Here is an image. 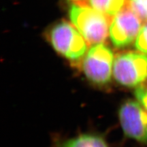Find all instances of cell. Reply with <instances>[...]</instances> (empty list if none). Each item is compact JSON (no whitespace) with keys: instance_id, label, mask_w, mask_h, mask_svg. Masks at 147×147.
Here are the masks:
<instances>
[{"instance_id":"3957f363","label":"cell","mask_w":147,"mask_h":147,"mask_svg":"<svg viewBox=\"0 0 147 147\" xmlns=\"http://www.w3.org/2000/svg\"><path fill=\"white\" fill-rule=\"evenodd\" d=\"M115 56L113 51L104 43L93 45L76 65L92 84L104 87L111 82Z\"/></svg>"},{"instance_id":"277c9868","label":"cell","mask_w":147,"mask_h":147,"mask_svg":"<svg viewBox=\"0 0 147 147\" xmlns=\"http://www.w3.org/2000/svg\"><path fill=\"white\" fill-rule=\"evenodd\" d=\"M113 77L117 83L127 88L142 85L147 78V55L139 51H125L115 57Z\"/></svg>"},{"instance_id":"5b68a950","label":"cell","mask_w":147,"mask_h":147,"mask_svg":"<svg viewBox=\"0 0 147 147\" xmlns=\"http://www.w3.org/2000/svg\"><path fill=\"white\" fill-rule=\"evenodd\" d=\"M119 119L127 137L147 145V112L137 100L125 101L119 108Z\"/></svg>"},{"instance_id":"52a82bcc","label":"cell","mask_w":147,"mask_h":147,"mask_svg":"<svg viewBox=\"0 0 147 147\" xmlns=\"http://www.w3.org/2000/svg\"><path fill=\"white\" fill-rule=\"evenodd\" d=\"M76 2L88 5L112 18L127 5V0H82Z\"/></svg>"},{"instance_id":"7a4b0ae2","label":"cell","mask_w":147,"mask_h":147,"mask_svg":"<svg viewBox=\"0 0 147 147\" xmlns=\"http://www.w3.org/2000/svg\"><path fill=\"white\" fill-rule=\"evenodd\" d=\"M69 15L71 23L89 45L104 43L107 39L112 18L78 2L71 5Z\"/></svg>"},{"instance_id":"8992f818","label":"cell","mask_w":147,"mask_h":147,"mask_svg":"<svg viewBox=\"0 0 147 147\" xmlns=\"http://www.w3.org/2000/svg\"><path fill=\"white\" fill-rule=\"evenodd\" d=\"M142 20L127 7L117 14L109 27L110 39L117 49H125L135 42L142 27Z\"/></svg>"},{"instance_id":"ba28073f","label":"cell","mask_w":147,"mask_h":147,"mask_svg":"<svg viewBox=\"0 0 147 147\" xmlns=\"http://www.w3.org/2000/svg\"><path fill=\"white\" fill-rule=\"evenodd\" d=\"M60 147H110L104 138L93 134H83L67 140Z\"/></svg>"},{"instance_id":"30bf717a","label":"cell","mask_w":147,"mask_h":147,"mask_svg":"<svg viewBox=\"0 0 147 147\" xmlns=\"http://www.w3.org/2000/svg\"><path fill=\"white\" fill-rule=\"evenodd\" d=\"M134 47L137 51L147 55V22L141 27L134 42Z\"/></svg>"},{"instance_id":"8fae6325","label":"cell","mask_w":147,"mask_h":147,"mask_svg":"<svg viewBox=\"0 0 147 147\" xmlns=\"http://www.w3.org/2000/svg\"><path fill=\"white\" fill-rule=\"evenodd\" d=\"M136 100L143 106V108L147 112V87L144 85H140L136 88L134 91Z\"/></svg>"},{"instance_id":"6da1fadb","label":"cell","mask_w":147,"mask_h":147,"mask_svg":"<svg viewBox=\"0 0 147 147\" xmlns=\"http://www.w3.org/2000/svg\"><path fill=\"white\" fill-rule=\"evenodd\" d=\"M45 38L60 56L77 65L89 50V45L76 27L68 21L57 22L47 29Z\"/></svg>"},{"instance_id":"7c38bea8","label":"cell","mask_w":147,"mask_h":147,"mask_svg":"<svg viewBox=\"0 0 147 147\" xmlns=\"http://www.w3.org/2000/svg\"><path fill=\"white\" fill-rule=\"evenodd\" d=\"M73 1H82V0H73Z\"/></svg>"},{"instance_id":"9c48e42d","label":"cell","mask_w":147,"mask_h":147,"mask_svg":"<svg viewBox=\"0 0 147 147\" xmlns=\"http://www.w3.org/2000/svg\"><path fill=\"white\" fill-rule=\"evenodd\" d=\"M127 7L142 21L147 22V0H127Z\"/></svg>"}]
</instances>
